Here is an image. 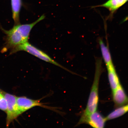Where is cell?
<instances>
[{
  "instance_id": "12",
  "label": "cell",
  "mask_w": 128,
  "mask_h": 128,
  "mask_svg": "<svg viewBox=\"0 0 128 128\" xmlns=\"http://www.w3.org/2000/svg\"><path fill=\"white\" fill-rule=\"evenodd\" d=\"M128 112V103L116 108L109 114L106 117L107 121L116 119L124 115Z\"/></svg>"
},
{
  "instance_id": "9",
  "label": "cell",
  "mask_w": 128,
  "mask_h": 128,
  "mask_svg": "<svg viewBox=\"0 0 128 128\" xmlns=\"http://www.w3.org/2000/svg\"><path fill=\"white\" fill-rule=\"evenodd\" d=\"M128 1V0H108L104 4L94 6V7H101L106 8L109 10L112 14Z\"/></svg>"
},
{
  "instance_id": "13",
  "label": "cell",
  "mask_w": 128,
  "mask_h": 128,
  "mask_svg": "<svg viewBox=\"0 0 128 128\" xmlns=\"http://www.w3.org/2000/svg\"><path fill=\"white\" fill-rule=\"evenodd\" d=\"M7 103L2 92L0 94V110L4 112H7Z\"/></svg>"
},
{
  "instance_id": "6",
  "label": "cell",
  "mask_w": 128,
  "mask_h": 128,
  "mask_svg": "<svg viewBox=\"0 0 128 128\" xmlns=\"http://www.w3.org/2000/svg\"><path fill=\"white\" fill-rule=\"evenodd\" d=\"M16 103L21 114L36 106H40L49 109L53 110L52 107L47 106L41 103L40 100H32L25 96L17 97Z\"/></svg>"
},
{
  "instance_id": "5",
  "label": "cell",
  "mask_w": 128,
  "mask_h": 128,
  "mask_svg": "<svg viewBox=\"0 0 128 128\" xmlns=\"http://www.w3.org/2000/svg\"><path fill=\"white\" fill-rule=\"evenodd\" d=\"M107 121L106 118L96 111L87 116H81L78 125L86 124L94 128H104Z\"/></svg>"
},
{
  "instance_id": "4",
  "label": "cell",
  "mask_w": 128,
  "mask_h": 128,
  "mask_svg": "<svg viewBox=\"0 0 128 128\" xmlns=\"http://www.w3.org/2000/svg\"><path fill=\"white\" fill-rule=\"evenodd\" d=\"M7 103V116L6 126L10 124L21 114L19 111L16 103V97L15 96L5 92H2Z\"/></svg>"
},
{
  "instance_id": "2",
  "label": "cell",
  "mask_w": 128,
  "mask_h": 128,
  "mask_svg": "<svg viewBox=\"0 0 128 128\" xmlns=\"http://www.w3.org/2000/svg\"><path fill=\"white\" fill-rule=\"evenodd\" d=\"M103 72L102 62L98 60L96 64L95 76L86 108L82 117L86 116L97 111L98 103L99 84L101 75Z\"/></svg>"
},
{
  "instance_id": "14",
  "label": "cell",
  "mask_w": 128,
  "mask_h": 128,
  "mask_svg": "<svg viewBox=\"0 0 128 128\" xmlns=\"http://www.w3.org/2000/svg\"><path fill=\"white\" fill-rule=\"evenodd\" d=\"M2 92H1L0 90V94Z\"/></svg>"
},
{
  "instance_id": "7",
  "label": "cell",
  "mask_w": 128,
  "mask_h": 128,
  "mask_svg": "<svg viewBox=\"0 0 128 128\" xmlns=\"http://www.w3.org/2000/svg\"><path fill=\"white\" fill-rule=\"evenodd\" d=\"M113 100L116 108L128 103V97L122 86L120 84L112 92Z\"/></svg>"
},
{
  "instance_id": "1",
  "label": "cell",
  "mask_w": 128,
  "mask_h": 128,
  "mask_svg": "<svg viewBox=\"0 0 128 128\" xmlns=\"http://www.w3.org/2000/svg\"><path fill=\"white\" fill-rule=\"evenodd\" d=\"M45 18V16L42 15L38 20L33 23L15 25L11 29L4 30L1 26L0 28L5 34V43L1 52H6L28 41L30 32L35 25Z\"/></svg>"
},
{
  "instance_id": "8",
  "label": "cell",
  "mask_w": 128,
  "mask_h": 128,
  "mask_svg": "<svg viewBox=\"0 0 128 128\" xmlns=\"http://www.w3.org/2000/svg\"><path fill=\"white\" fill-rule=\"evenodd\" d=\"M106 66L108 71V80L112 92L121 84L113 64Z\"/></svg>"
},
{
  "instance_id": "3",
  "label": "cell",
  "mask_w": 128,
  "mask_h": 128,
  "mask_svg": "<svg viewBox=\"0 0 128 128\" xmlns=\"http://www.w3.org/2000/svg\"><path fill=\"white\" fill-rule=\"evenodd\" d=\"M20 51H25L31 55L38 58L40 60L48 63L53 64L68 72H71L68 69L62 66L60 64L56 62L46 53L30 44L28 41L16 46L11 49L10 54L11 55Z\"/></svg>"
},
{
  "instance_id": "11",
  "label": "cell",
  "mask_w": 128,
  "mask_h": 128,
  "mask_svg": "<svg viewBox=\"0 0 128 128\" xmlns=\"http://www.w3.org/2000/svg\"><path fill=\"white\" fill-rule=\"evenodd\" d=\"M99 43L102 56L106 66L113 64L111 54L108 46L104 43L102 40H100Z\"/></svg>"
},
{
  "instance_id": "10",
  "label": "cell",
  "mask_w": 128,
  "mask_h": 128,
  "mask_svg": "<svg viewBox=\"0 0 128 128\" xmlns=\"http://www.w3.org/2000/svg\"><path fill=\"white\" fill-rule=\"evenodd\" d=\"M12 18L15 25L20 24V13L22 6V0H11Z\"/></svg>"
}]
</instances>
